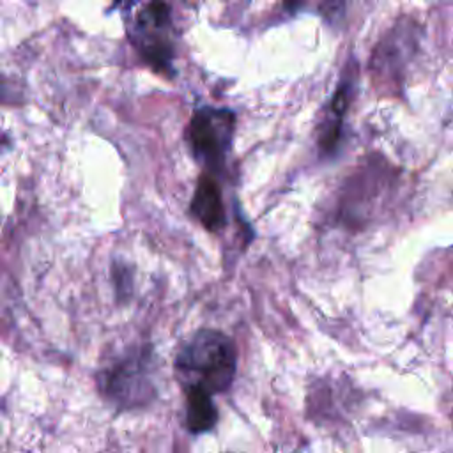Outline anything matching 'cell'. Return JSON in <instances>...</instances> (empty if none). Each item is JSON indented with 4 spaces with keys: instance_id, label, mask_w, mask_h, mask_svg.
Wrapping results in <instances>:
<instances>
[{
    "instance_id": "1",
    "label": "cell",
    "mask_w": 453,
    "mask_h": 453,
    "mask_svg": "<svg viewBox=\"0 0 453 453\" xmlns=\"http://www.w3.org/2000/svg\"><path fill=\"white\" fill-rule=\"evenodd\" d=\"M173 368L184 389L198 386L211 395L225 393L237 372L235 345L221 331L200 329L182 343Z\"/></svg>"
},
{
    "instance_id": "2",
    "label": "cell",
    "mask_w": 453,
    "mask_h": 453,
    "mask_svg": "<svg viewBox=\"0 0 453 453\" xmlns=\"http://www.w3.org/2000/svg\"><path fill=\"white\" fill-rule=\"evenodd\" d=\"M103 398L119 411L147 407L157 395L154 380V357L149 345L129 347L97 373Z\"/></svg>"
},
{
    "instance_id": "8",
    "label": "cell",
    "mask_w": 453,
    "mask_h": 453,
    "mask_svg": "<svg viewBox=\"0 0 453 453\" xmlns=\"http://www.w3.org/2000/svg\"><path fill=\"white\" fill-rule=\"evenodd\" d=\"M311 0H283V5L288 12H297L301 9H304Z\"/></svg>"
},
{
    "instance_id": "7",
    "label": "cell",
    "mask_w": 453,
    "mask_h": 453,
    "mask_svg": "<svg viewBox=\"0 0 453 453\" xmlns=\"http://www.w3.org/2000/svg\"><path fill=\"white\" fill-rule=\"evenodd\" d=\"M186 393V426L191 434L200 435L211 432L218 423V407L212 395L198 386L184 389Z\"/></svg>"
},
{
    "instance_id": "3",
    "label": "cell",
    "mask_w": 453,
    "mask_h": 453,
    "mask_svg": "<svg viewBox=\"0 0 453 453\" xmlns=\"http://www.w3.org/2000/svg\"><path fill=\"white\" fill-rule=\"evenodd\" d=\"M234 126L235 115L230 110H198L186 127V140L193 157L209 170H219L232 143Z\"/></svg>"
},
{
    "instance_id": "4",
    "label": "cell",
    "mask_w": 453,
    "mask_h": 453,
    "mask_svg": "<svg viewBox=\"0 0 453 453\" xmlns=\"http://www.w3.org/2000/svg\"><path fill=\"white\" fill-rule=\"evenodd\" d=\"M402 19L395 25L386 37L379 42L373 55V69L382 74H395L403 67L412 53V46L416 44V27L412 21Z\"/></svg>"
},
{
    "instance_id": "5",
    "label": "cell",
    "mask_w": 453,
    "mask_h": 453,
    "mask_svg": "<svg viewBox=\"0 0 453 453\" xmlns=\"http://www.w3.org/2000/svg\"><path fill=\"white\" fill-rule=\"evenodd\" d=\"M189 211L193 218L198 219V223L212 234H218L226 226V212L221 189L211 173H202L198 177Z\"/></svg>"
},
{
    "instance_id": "6",
    "label": "cell",
    "mask_w": 453,
    "mask_h": 453,
    "mask_svg": "<svg viewBox=\"0 0 453 453\" xmlns=\"http://www.w3.org/2000/svg\"><path fill=\"white\" fill-rule=\"evenodd\" d=\"M352 74L350 69H347L345 76L338 83L331 104H329V115L326 117L324 124L320 126L319 133V147L324 156H331L336 152L340 138H342V126L343 117L347 111V106L350 103V92H352Z\"/></svg>"
}]
</instances>
